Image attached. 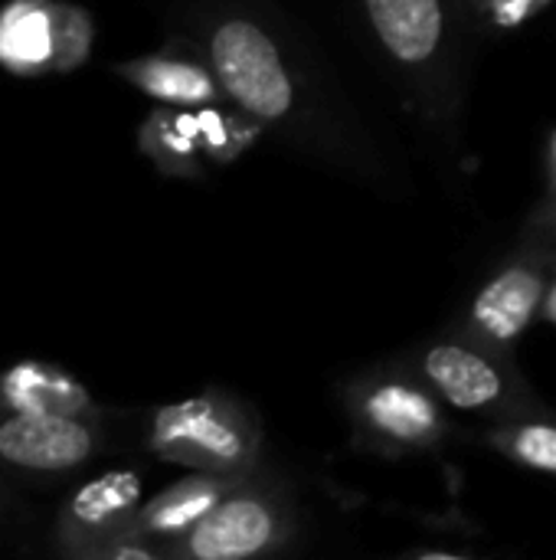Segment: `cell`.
Returning <instances> with one entry per match:
<instances>
[{"instance_id":"5","label":"cell","mask_w":556,"mask_h":560,"mask_svg":"<svg viewBox=\"0 0 556 560\" xmlns=\"http://www.w3.org/2000/svg\"><path fill=\"white\" fill-rule=\"evenodd\" d=\"M413 368L442 397V404L482 413L492 423L524 413L551 410L518 371L511 351L495 348L459 325L426 341L413 358Z\"/></svg>"},{"instance_id":"9","label":"cell","mask_w":556,"mask_h":560,"mask_svg":"<svg viewBox=\"0 0 556 560\" xmlns=\"http://www.w3.org/2000/svg\"><path fill=\"white\" fill-rule=\"evenodd\" d=\"M102 446L98 420L72 417H39L10 410L0 404V463L36 472L59 476L85 466Z\"/></svg>"},{"instance_id":"17","label":"cell","mask_w":556,"mask_h":560,"mask_svg":"<svg viewBox=\"0 0 556 560\" xmlns=\"http://www.w3.org/2000/svg\"><path fill=\"white\" fill-rule=\"evenodd\" d=\"M95 46V23L92 13L79 3H56V59H52V72L66 75L75 72L88 62Z\"/></svg>"},{"instance_id":"10","label":"cell","mask_w":556,"mask_h":560,"mask_svg":"<svg viewBox=\"0 0 556 560\" xmlns=\"http://www.w3.org/2000/svg\"><path fill=\"white\" fill-rule=\"evenodd\" d=\"M115 75H121L138 92L157 98L161 105H216L226 102V92L197 39H174L170 46L134 56L115 66Z\"/></svg>"},{"instance_id":"20","label":"cell","mask_w":556,"mask_h":560,"mask_svg":"<svg viewBox=\"0 0 556 560\" xmlns=\"http://www.w3.org/2000/svg\"><path fill=\"white\" fill-rule=\"evenodd\" d=\"M547 194H556V131L547 148Z\"/></svg>"},{"instance_id":"1","label":"cell","mask_w":556,"mask_h":560,"mask_svg":"<svg viewBox=\"0 0 556 560\" xmlns=\"http://www.w3.org/2000/svg\"><path fill=\"white\" fill-rule=\"evenodd\" d=\"M226 98L298 154L367 184H397L328 69L269 0H206L193 36Z\"/></svg>"},{"instance_id":"8","label":"cell","mask_w":556,"mask_h":560,"mask_svg":"<svg viewBox=\"0 0 556 560\" xmlns=\"http://www.w3.org/2000/svg\"><path fill=\"white\" fill-rule=\"evenodd\" d=\"M554 276L556 246L524 240V246L475 292L459 328L495 348L514 351L518 338L541 315Z\"/></svg>"},{"instance_id":"13","label":"cell","mask_w":556,"mask_h":560,"mask_svg":"<svg viewBox=\"0 0 556 560\" xmlns=\"http://www.w3.org/2000/svg\"><path fill=\"white\" fill-rule=\"evenodd\" d=\"M56 3L59 0H7L0 7V69L10 75L52 72Z\"/></svg>"},{"instance_id":"2","label":"cell","mask_w":556,"mask_h":560,"mask_svg":"<svg viewBox=\"0 0 556 560\" xmlns=\"http://www.w3.org/2000/svg\"><path fill=\"white\" fill-rule=\"evenodd\" d=\"M374 39L413 112L452 135L465 102V59L452 0H360Z\"/></svg>"},{"instance_id":"18","label":"cell","mask_w":556,"mask_h":560,"mask_svg":"<svg viewBox=\"0 0 556 560\" xmlns=\"http://www.w3.org/2000/svg\"><path fill=\"white\" fill-rule=\"evenodd\" d=\"M547 3H554V0H492L478 13V20L488 23L492 30H514V26L528 23L534 13H541Z\"/></svg>"},{"instance_id":"12","label":"cell","mask_w":556,"mask_h":560,"mask_svg":"<svg viewBox=\"0 0 556 560\" xmlns=\"http://www.w3.org/2000/svg\"><path fill=\"white\" fill-rule=\"evenodd\" d=\"M0 404L39 417L98 420V404L88 387L49 361H16L7 368L0 374Z\"/></svg>"},{"instance_id":"11","label":"cell","mask_w":556,"mask_h":560,"mask_svg":"<svg viewBox=\"0 0 556 560\" xmlns=\"http://www.w3.org/2000/svg\"><path fill=\"white\" fill-rule=\"evenodd\" d=\"M256 476V472H252ZM249 476H223V472H190L187 479L167 486L154 499H147L138 512V535L164 551L170 541L184 538L200 518H206L233 489H239ZM164 560V555H161Z\"/></svg>"},{"instance_id":"3","label":"cell","mask_w":556,"mask_h":560,"mask_svg":"<svg viewBox=\"0 0 556 560\" xmlns=\"http://www.w3.org/2000/svg\"><path fill=\"white\" fill-rule=\"evenodd\" d=\"M147 450L190 472L252 476L262 466L265 430L259 413L223 387L164 404L147 427Z\"/></svg>"},{"instance_id":"22","label":"cell","mask_w":556,"mask_h":560,"mask_svg":"<svg viewBox=\"0 0 556 560\" xmlns=\"http://www.w3.org/2000/svg\"><path fill=\"white\" fill-rule=\"evenodd\" d=\"M459 3H462V7H465V10H469L472 16H478V13H482V10H485V7H488L492 0H459Z\"/></svg>"},{"instance_id":"21","label":"cell","mask_w":556,"mask_h":560,"mask_svg":"<svg viewBox=\"0 0 556 560\" xmlns=\"http://www.w3.org/2000/svg\"><path fill=\"white\" fill-rule=\"evenodd\" d=\"M541 318H544V322H551V325H556V276H554V282H551V289H547V299H544Z\"/></svg>"},{"instance_id":"7","label":"cell","mask_w":556,"mask_h":560,"mask_svg":"<svg viewBox=\"0 0 556 560\" xmlns=\"http://www.w3.org/2000/svg\"><path fill=\"white\" fill-rule=\"evenodd\" d=\"M141 476L111 469L75 489L56 515L52 541L69 560H161L157 545L138 535Z\"/></svg>"},{"instance_id":"16","label":"cell","mask_w":556,"mask_h":560,"mask_svg":"<svg viewBox=\"0 0 556 560\" xmlns=\"http://www.w3.org/2000/svg\"><path fill=\"white\" fill-rule=\"evenodd\" d=\"M197 128H200V144H203L210 167H226L239 161L252 144H259L269 135L249 112H242L229 98L216 105H200Z\"/></svg>"},{"instance_id":"6","label":"cell","mask_w":556,"mask_h":560,"mask_svg":"<svg viewBox=\"0 0 556 560\" xmlns=\"http://www.w3.org/2000/svg\"><path fill=\"white\" fill-rule=\"evenodd\" d=\"M295 538L298 512L285 482L259 469L161 555L164 560H252L288 551Z\"/></svg>"},{"instance_id":"4","label":"cell","mask_w":556,"mask_h":560,"mask_svg":"<svg viewBox=\"0 0 556 560\" xmlns=\"http://www.w3.org/2000/svg\"><path fill=\"white\" fill-rule=\"evenodd\" d=\"M341 404L357 443L383 456L436 453L452 433L442 397L413 361H387L357 374L344 384Z\"/></svg>"},{"instance_id":"14","label":"cell","mask_w":556,"mask_h":560,"mask_svg":"<svg viewBox=\"0 0 556 560\" xmlns=\"http://www.w3.org/2000/svg\"><path fill=\"white\" fill-rule=\"evenodd\" d=\"M138 148L167 177L197 180L210 167L200 144L197 108H184V105L154 108L138 128Z\"/></svg>"},{"instance_id":"19","label":"cell","mask_w":556,"mask_h":560,"mask_svg":"<svg viewBox=\"0 0 556 560\" xmlns=\"http://www.w3.org/2000/svg\"><path fill=\"white\" fill-rule=\"evenodd\" d=\"M524 240L556 246V194H544V200L534 207V213L528 217V226H524Z\"/></svg>"},{"instance_id":"15","label":"cell","mask_w":556,"mask_h":560,"mask_svg":"<svg viewBox=\"0 0 556 560\" xmlns=\"http://www.w3.org/2000/svg\"><path fill=\"white\" fill-rule=\"evenodd\" d=\"M485 440L508 463L556 476V417L551 410L495 420Z\"/></svg>"}]
</instances>
